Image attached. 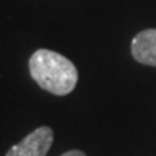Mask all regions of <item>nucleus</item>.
<instances>
[{"label":"nucleus","mask_w":156,"mask_h":156,"mask_svg":"<svg viewBox=\"0 0 156 156\" xmlns=\"http://www.w3.org/2000/svg\"><path fill=\"white\" fill-rule=\"evenodd\" d=\"M132 55L140 64L156 67V29H146L134 36Z\"/></svg>","instance_id":"3"},{"label":"nucleus","mask_w":156,"mask_h":156,"mask_svg":"<svg viewBox=\"0 0 156 156\" xmlns=\"http://www.w3.org/2000/svg\"><path fill=\"white\" fill-rule=\"evenodd\" d=\"M54 143V132L48 126H42L29 133L22 142L12 146L6 156H46Z\"/></svg>","instance_id":"2"},{"label":"nucleus","mask_w":156,"mask_h":156,"mask_svg":"<svg viewBox=\"0 0 156 156\" xmlns=\"http://www.w3.org/2000/svg\"><path fill=\"white\" fill-rule=\"evenodd\" d=\"M61 156H87L83 151H78V149H73V151H68L65 153H62Z\"/></svg>","instance_id":"4"},{"label":"nucleus","mask_w":156,"mask_h":156,"mask_svg":"<svg viewBox=\"0 0 156 156\" xmlns=\"http://www.w3.org/2000/svg\"><path fill=\"white\" fill-rule=\"evenodd\" d=\"M29 73L41 88L55 95L69 94L78 81L75 65L55 51L38 49L29 59Z\"/></svg>","instance_id":"1"}]
</instances>
